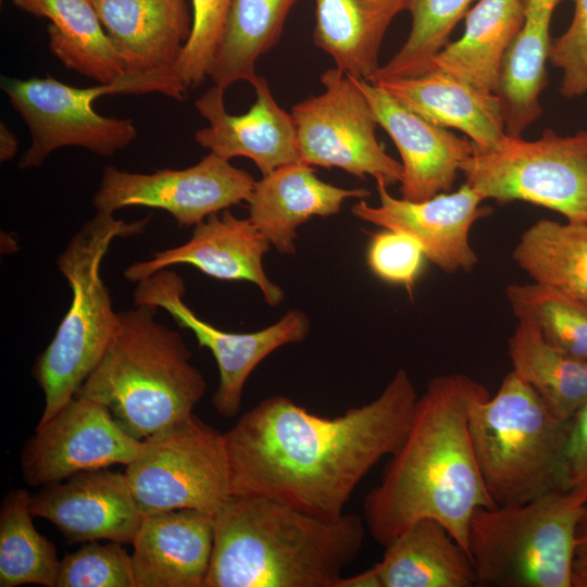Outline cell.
<instances>
[{
	"label": "cell",
	"instance_id": "6da1fadb",
	"mask_svg": "<svg viewBox=\"0 0 587 587\" xmlns=\"http://www.w3.org/2000/svg\"><path fill=\"white\" fill-rule=\"evenodd\" d=\"M417 399L398 370L377 398L334 417L285 396L262 400L224 433L232 495L341 516L364 476L402 445Z\"/></svg>",
	"mask_w": 587,
	"mask_h": 587
},
{
	"label": "cell",
	"instance_id": "7a4b0ae2",
	"mask_svg": "<svg viewBox=\"0 0 587 587\" xmlns=\"http://www.w3.org/2000/svg\"><path fill=\"white\" fill-rule=\"evenodd\" d=\"M488 395L484 385L464 374L428 382L402 445L363 500V520L376 542L385 547L416 521L433 519L467 552L473 512L496 507L469 428L473 403Z\"/></svg>",
	"mask_w": 587,
	"mask_h": 587
},
{
	"label": "cell",
	"instance_id": "3957f363",
	"mask_svg": "<svg viewBox=\"0 0 587 587\" xmlns=\"http://www.w3.org/2000/svg\"><path fill=\"white\" fill-rule=\"evenodd\" d=\"M213 524L204 587H335L365 537L359 515L322 517L239 495L229 496Z\"/></svg>",
	"mask_w": 587,
	"mask_h": 587
},
{
	"label": "cell",
	"instance_id": "277c9868",
	"mask_svg": "<svg viewBox=\"0 0 587 587\" xmlns=\"http://www.w3.org/2000/svg\"><path fill=\"white\" fill-rule=\"evenodd\" d=\"M158 309L118 312L109 346L76 394L103 404L139 440L191 415L208 388L182 335L157 321Z\"/></svg>",
	"mask_w": 587,
	"mask_h": 587
},
{
	"label": "cell",
	"instance_id": "5b68a950",
	"mask_svg": "<svg viewBox=\"0 0 587 587\" xmlns=\"http://www.w3.org/2000/svg\"><path fill=\"white\" fill-rule=\"evenodd\" d=\"M148 218L126 223L97 213L72 237L57 266L72 291L71 305L54 337L38 355L33 375L45 396L38 425L74 398L109 346L118 312L101 276V263L113 239L143 230Z\"/></svg>",
	"mask_w": 587,
	"mask_h": 587
},
{
	"label": "cell",
	"instance_id": "8992f818",
	"mask_svg": "<svg viewBox=\"0 0 587 587\" xmlns=\"http://www.w3.org/2000/svg\"><path fill=\"white\" fill-rule=\"evenodd\" d=\"M587 489L559 488L522 504L476 509L466 550L480 587H573Z\"/></svg>",
	"mask_w": 587,
	"mask_h": 587
},
{
	"label": "cell",
	"instance_id": "52a82bcc",
	"mask_svg": "<svg viewBox=\"0 0 587 587\" xmlns=\"http://www.w3.org/2000/svg\"><path fill=\"white\" fill-rule=\"evenodd\" d=\"M569 422L555 419L513 371L494 397L473 403L469 417L472 446L496 505L522 504L563 488Z\"/></svg>",
	"mask_w": 587,
	"mask_h": 587
},
{
	"label": "cell",
	"instance_id": "ba28073f",
	"mask_svg": "<svg viewBox=\"0 0 587 587\" xmlns=\"http://www.w3.org/2000/svg\"><path fill=\"white\" fill-rule=\"evenodd\" d=\"M1 88L30 133V145L18 167L41 166L48 155L62 147H79L103 157L125 149L137 137L132 118L98 114L92 103L104 95L158 92L183 100L187 89L174 74L128 73L118 83L78 88L54 79L1 78Z\"/></svg>",
	"mask_w": 587,
	"mask_h": 587
},
{
	"label": "cell",
	"instance_id": "9c48e42d",
	"mask_svg": "<svg viewBox=\"0 0 587 587\" xmlns=\"http://www.w3.org/2000/svg\"><path fill=\"white\" fill-rule=\"evenodd\" d=\"M460 172L483 200L526 201L587 223V130L545 129L536 140L507 135L496 150L474 149Z\"/></svg>",
	"mask_w": 587,
	"mask_h": 587
},
{
	"label": "cell",
	"instance_id": "30bf717a",
	"mask_svg": "<svg viewBox=\"0 0 587 587\" xmlns=\"http://www.w3.org/2000/svg\"><path fill=\"white\" fill-rule=\"evenodd\" d=\"M125 475L142 513L215 514L232 495L224 434L191 414L142 439Z\"/></svg>",
	"mask_w": 587,
	"mask_h": 587
},
{
	"label": "cell",
	"instance_id": "8fae6325",
	"mask_svg": "<svg viewBox=\"0 0 587 587\" xmlns=\"http://www.w3.org/2000/svg\"><path fill=\"white\" fill-rule=\"evenodd\" d=\"M321 83L322 93L291 108L302 162L387 186L401 183V162L377 140L376 115L352 76L335 66L323 72Z\"/></svg>",
	"mask_w": 587,
	"mask_h": 587
},
{
	"label": "cell",
	"instance_id": "7c38bea8",
	"mask_svg": "<svg viewBox=\"0 0 587 587\" xmlns=\"http://www.w3.org/2000/svg\"><path fill=\"white\" fill-rule=\"evenodd\" d=\"M185 292L180 275L164 268L137 282L134 305L150 304L164 309L178 326L192 332L200 347L211 351L220 374L212 404L221 416L235 417L240 411L243 387L252 371L278 348L302 341L310 332V320L304 312L294 309L258 332H225L198 317L184 302Z\"/></svg>",
	"mask_w": 587,
	"mask_h": 587
},
{
	"label": "cell",
	"instance_id": "4fadbf2b",
	"mask_svg": "<svg viewBox=\"0 0 587 587\" xmlns=\"http://www.w3.org/2000/svg\"><path fill=\"white\" fill-rule=\"evenodd\" d=\"M254 183L247 171L210 152L192 166L150 174L107 166L92 204L97 213L105 214L126 207L162 209L179 227H190L211 214L247 202Z\"/></svg>",
	"mask_w": 587,
	"mask_h": 587
},
{
	"label": "cell",
	"instance_id": "5bb4252c",
	"mask_svg": "<svg viewBox=\"0 0 587 587\" xmlns=\"http://www.w3.org/2000/svg\"><path fill=\"white\" fill-rule=\"evenodd\" d=\"M141 445L103 404L75 396L25 441L21 472L27 485L42 487L83 471L126 466Z\"/></svg>",
	"mask_w": 587,
	"mask_h": 587
},
{
	"label": "cell",
	"instance_id": "9a60e30c",
	"mask_svg": "<svg viewBox=\"0 0 587 587\" xmlns=\"http://www.w3.org/2000/svg\"><path fill=\"white\" fill-rule=\"evenodd\" d=\"M379 204L357 202L352 215L361 221L405 233L422 246L425 257L441 271L470 272L477 255L470 242L474 223L491 210L482 207L483 198L465 183L454 192H441L422 201L395 198L387 185L376 183Z\"/></svg>",
	"mask_w": 587,
	"mask_h": 587
},
{
	"label": "cell",
	"instance_id": "2e32d148",
	"mask_svg": "<svg viewBox=\"0 0 587 587\" xmlns=\"http://www.w3.org/2000/svg\"><path fill=\"white\" fill-rule=\"evenodd\" d=\"M34 517L46 519L67 544H132L143 515L125 473L109 467L76 473L30 496Z\"/></svg>",
	"mask_w": 587,
	"mask_h": 587
},
{
	"label": "cell",
	"instance_id": "e0dca14e",
	"mask_svg": "<svg viewBox=\"0 0 587 587\" xmlns=\"http://www.w3.org/2000/svg\"><path fill=\"white\" fill-rule=\"evenodd\" d=\"M270 247V241L249 218L236 217L224 210L196 224L187 242L155 251L150 259L130 264L124 276L137 283L173 265L189 264L213 278L250 282L259 287L265 302L275 307L285 294L263 268V255Z\"/></svg>",
	"mask_w": 587,
	"mask_h": 587
},
{
	"label": "cell",
	"instance_id": "ac0fdd59",
	"mask_svg": "<svg viewBox=\"0 0 587 587\" xmlns=\"http://www.w3.org/2000/svg\"><path fill=\"white\" fill-rule=\"evenodd\" d=\"M252 87L255 101L240 115L226 111L225 90L216 85L199 97L195 108L209 125L196 132V141L228 161L250 159L262 175L302 162L291 114L277 104L264 76L258 75Z\"/></svg>",
	"mask_w": 587,
	"mask_h": 587
},
{
	"label": "cell",
	"instance_id": "d6986e66",
	"mask_svg": "<svg viewBox=\"0 0 587 587\" xmlns=\"http://www.w3.org/2000/svg\"><path fill=\"white\" fill-rule=\"evenodd\" d=\"M352 78L399 151L403 168L401 198L422 201L448 192L461 164L474 153L473 142L426 121L375 84Z\"/></svg>",
	"mask_w": 587,
	"mask_h": 587
},
{
	"label": "cell",
	"instance_id": "ffe728a7",
	"mask_svg": "<svg viewBox=\"0 0 587 587\" xmlns=\"http://www.w3.org/2000/svg\"><path fill=\"white\" fill-rule=\"evenodd\" d=\"M213 519L196 509L145 515L132 542L136 587H204Z\"/></svg>",
	"mask_w": 587,
	"mask_h": 587
},
{
	"label": "cell",
	"instance_id": "44dd1931",
	"mask_svg": "<svg viewBox=\"0 0 587 587\" xmlns=\"http://www.w3.org/2000/svg\"><path fill=\"white\" fill-rule=\"evenodd\" d=\"M426 121L464 133L478 151L498 149L507 134L501 104L485 92L439 70L371 82Z\"/></svg>",
	"mask_w": 587,
	"mask_h": 587
},
{
	"label": "cell",
	"instance_id": "7402d4cb",
	"mask_svg": "<svg viewBox=\"0 0 587 587\" xmlns=\"http://www.w3.org/2000/svg\"><path fill=\"white\" fill-rule=\"evenodd\" d=\"M90 1L127 73L175 75L192 28L185 0Z\"/></svg>",
	"mask_w": 587,
	"mask_h": 587
},
{
	"label": "cell",
	"instance_id": "603a6c76",
	"mask_svg": "<svg viewBox=\"0 0 587 587\" xmlns=\"http://www.w3.org/2000/svg\"><path fill=\"white\" fill-rule=\"evenodd\" d=\"M370 196L365 188H341L321 180L304 162L290 163L255 180L247 201L248 218L279 253L292 254L300 225L314 216L339 213L348 199Z\"/></svg>",
	"mask_w": 587,
	"mask_h": 587
},
{
	"label": "cell",
	"instance_id": "cb8c5ba5",
	"mask_svg": "<svg viewBox=\"0 0 587 587\" xmlns=\"http://www.w3.org/2000/svg\"><path fill=\"white\" fill-rule=\"evenodd\" d=\"M523 24L508 48L495 93L505 134L519 137L542 112L540 95L548 84L546 63L551 48L550 25L557 7L569 0H522Z\"/></svg>",
	"mask_w": 587,
	"mask_h": 587
},
{
	"label": "cell",
	"instance_id": "d4e9b609",
	"mask_svg": "<svg viewBox=\"0 0 587 587\" xmlns=\"http://www.w3.org/2000/svg\"><path fill=\"white\" fill-rule=\"evenodd\" d=\"M314 43L345 73L372 82L380 47L408 0H314Z\"/></svg>",
	"mask_w": 587,
	"mask_h": 587
},
{
	"label": "cell",
	"instance_id": "484cf974",
	"mask_svg": "<svg viewBox=\"0 0 587 587\" xmlns=\"http://www.w3.org/2000/svg\"><path fill=\"white\" fill-rule=\"evenodd\" d=\"M375 563L382 587H472L469 553L433 519L416 521L385 546Z\"/></svg>",
	"mask_w": 587,
	"mask_h": 587
},
{
	"label": "cell",
	"instance_id": "4316f807",
	"mask_svg": "<svg viewBox=\"0 0 587 587\" xmlns=\"http://www.w3.org/2000/svg\"><path fill=\"white\" fill-rule=\"evenodd\" d=\"M21 10L50 21L48 45L61 63L98 84L128 73L90 0H12Z\"/></svg>",
	"mask_w": 587,
	"mask_h": 587
},
{
	"label": "cell",
	"instance_id": "83f0119b",
	"mask_svg": "<svg viewBox=\"0 0 587 587\" xmlns=\"http://www.w3.org/2000/svg\"><path fill=\"white\" fill-rule=\"evenodd\" d=\"M523 21L522 0H477L464 17L461 38L449 42L433 59L430 70L495 92L504 54Z\"/></svg>",
	"mask_w": 587,
	"mask_h": 587
},
{
	"label": "cell",
	"instance_id": "f1b7e54d",
	"mask_svg": "<svg viewBox=\"0 0 587 587\" xmlns=\"http://www.w3.org/2000/svg\"><path fill=\"white\" fill-rule=\"evenodd\" d=\"M512 371L540 397L550 413L567 422L587 403V360L548 344L528 321H517L509 339Z\"/></svg>",
	"mask_w": 587,
	"mask_h": 587
},
{
	"label": "cell",
	"instance_id": "f546056e",
	"mask_svg": "<svg viewBox=\"0 0 587 587\" xmlns=\"http://www.w3.org/2000/svg\"><path fill=\"white\" fill-rule=\"evenodd\" d=\"M300 0H233L209 77L223 90L253 84L257 61L278 41L286 18Z\"/></svg>",
	"mask_w": 587,
	"mask_h": 587
},
{
	"label": "cell",
	"instance_id": "4dcf8cb0",
	"mask_svg": "<svg viewBox=\"0 0 587 587\" xmlns=\"http://www.w3.org/2000/svg\"><path fill=\"white\" fill-rule=\"evenodd\" d=\"M512 259L534 283L587 303V223L539 220L521 235Z\"/></svg>",
	"mask_w": 587,
	"mask_h": 587
},
{
	"label": "cell",
	"instance_id": "1f68e13d",
	"mask_svg": "<svg viewBox=\"0 0 587 587\" xmlns=\"http://www.w3.org/2000/svg\"><path fill=\"white\" fill-rule=\"evenodd\" d=\"M30 495L10 490L0 508V586L57 587L60 561L55 546L34 526Z\"/></svg>",
	"mask_w": 587,
	"mask_h": 587
},
{
	"label": "cell",
	"instance_id": "d6a6232c",
	"mask_svg": "<svg viewBox=\"0 0 587 587\" xmlns=\"http://www.w3.org/2000/svg\"><path fill=\"white\" fill-rule=\"evenodd\" d=\"M505 295L517 321L532 322L548 344L587 360V303L534 282L512 284Z\"/></svg>",
	"mask_w": 587,
	"mask_h": 587
},
{
	"label": "cell",
	"instance_id": "836d02e7",
	"mask_svg": "<svg viewBox=\"0 0 587 587\" xmlns=\"http://www.w3.org/2000/svg\"><path fill=\"white\" fill-rule=\"evenodd\" d=\"M474 1L477 0H408L409 36L398 52L379 67L373 80L428 72L433 59L450 42L454 27Z\"/></svg>",
	"mask_w": 587,
	"mask_h": 587
},
{
	"label": "cell",
	"instance_id": "e575fe53",
	"mask_svg": "<svg viewBox=\"0 0 587 587\" xmlns=\"http://www.w3.org/2000/svg\"><path fill=\"white\" fill-rule=\"evenodd\" d=\"M57 587H136L133 560L121 542H85L60 561Z\"/></svg>",
	"mask_w": 587,
	"mask_h": 587
},
{
	"label": "cell",
	"instance_id": "d590c367",
	"mask_svg": "<svg viewBox=\"0 0 587 587\" xmlns=\"http://www.w3.org/2000/svg\"><path fill=\"white\" fill-rule=\"evenodd\" d=\"M192 28L174 73L187 90L209 77L233 0H191Z\"/></svg>",
	"mask_w": 587,
	"mask_h": 587
},
{
	"label": "cell",
	"instance_id": "8d00e7d4",
	"mask_svg": "<svg viewBox=\"0 0 587 587\" xmlns=\"http://www.w3.org/2000/svg\"><path fill=\"white\" fill-rule=\"evenodd\" d=\"M426 259L422 246L412 236L385 229L372 236L367 249V264L380 279L402 285L409 290L414 286Z\"/></svg>",
	"mask_w": 587,
	"mask_h": 587
},
{
	"label": "cell",
	"instance_id": "74e56055",
	"mask_svg": "<svg viewBox=\"0 0 587 587\" xmlns=\"http://www.w3.org/2000/svg\"><path fill=\"white\" fill-rule=\"evenodd\" d=\"M573 1L572 22L549 52V61L562 71L560 92L569 99L587 92V0Z\"/></svg>",
	"mask_w": 587,
	"mask_h": 587
},
{
	"label": "cell",
	"instance_id": "f35d334b",
	"mask_svg": "<svg viewBox=\"0 0 587 587\" xmlns=\"http://www.w3.org/2000/svg\"><path fill=\"white\" fill-rule=\"evenodd\" d=\"M562 486L587 489V403L572 416L562 459Z\"/></svg>",
	"mask_w": 587,
	"mask_h": 587
},
{
	"label": "cell",
	"instance_id": "ab89813d",
	"mask_svg": "<svg viewBox=\"0 0 587 587\" xmlns=\"http://www.w3.org/2000/svg\"><path fill=\"white\" fill-rule=\"evenodd\" d=\"M575 569H587V502L576 529L573 570Z\"/></svg>",
	"mask_w": 587,
	"mask_h": 587
},
{
	"label": "cell",
	"instance_id": "60d3db41",
	"mask_svg": "<svg viewBox=\"0 0 587 587\" xmlns=\"http://www.w3.org/2000/svg\"><path fill=\"white\" fill-rule=\"evenodd\" d=\"M335 587H382L378 572L373 565L371 569L349 577H340Z\"/></svg>",
	"mask_w": 587,
	"mask_h": 587
},
{
	"label": "cell",
	"instance_id": "b9f144b4",
	"mask_svg": "<svg viewBox=\"0 0 587 587\" xmlns=\"http://www.w3.org/2000/svg\"><path fill=\"white\" fill-rule=\"evenodd\" d=\"M18 141L16 136L9 127L1 122L0 124V161L5 163L11 161L17 153Z\"/></svg>",
	"mask_w": 587,
	"mask_h": 587
},
{
	"label": "cell",
	"instance_id": "7bdbcfd3",
	"mask_svg": "<svg viewBox=\"0 0 587 587\" xmlns=\"http://www.w3.org/2000/svg\"><path fill=\"white\" fill-rule=\"evenodd\" d=\"M573 587H587V569L573 570Z\"/></svg>",
	"mask_w": 587,
	"mask_h": 587
}]
</instances>
